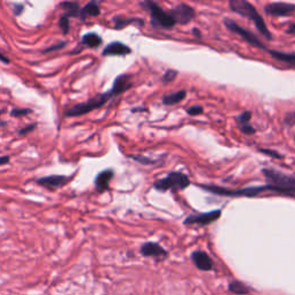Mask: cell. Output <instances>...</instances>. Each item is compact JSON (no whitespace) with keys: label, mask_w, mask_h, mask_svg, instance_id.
Masks as SVG:
<instances>
[{"label":"cell","mask_w":295,"mask_h":295,"mask_svg":"<svg viewBox=\"0 0 295 295\" xmlns=\"http://www.w3.org/2000/svg\"><path fill=\"white\" fill-rule=\"evenodd\" d=\"M132 78L133 76L131 74H121V75L115 78L114 85L111 90L107 91V93L97 95V96L88 99L85 103L75 104V105H73L65 111V115L66 117H80V115L87 114L91 111L99 109V107L105 105L110 99L117 97L124 93V91L131 89L133 86Z\"/></svg>","instance_id":"1"},{"label":"cell","mask_w":295,"mask_h":295,"mask_svg":"<svg viewBox=\"0 0 295 295\" xmlns=\"http://www.w3.org/2000/svg\"><path fill=\"white\" fill-rule=\"evenodd\" d=\"M230 7L231 10L235 12L242 16H246L249 20H251L252 22L255 23L256 28L259 29L260 32L263 35L265 38L272 39L271 32L269 31V29L265 24L263 18H262L261 14L256 11V8L251 5L250 3L246 2V0H231L230 2Z\"/></svg>","instance_id":"2"},{"label":"cell","mask_w":295,"mask_h":295,"mask_svg":"<svg viewBox=\"0 0 295 295\" xmlns=\"http://www.w3.org/2000/svg\"><path fill=\"white\" fill-rule=\"evenodd\" d=\"M262 172L267 179L271 192L286 195L295 194V177L272 168H264Z\"/></svg>","instance_id":"3"},{"label":"cell","mask_w":295,"mask_h":295,"mask_svg":"<svg viewBox=\"0 0 295 295\" xmlns=\"http://www.w3.org/2000/svg\"><path fill=\"white\" fill-rule=\"evenodd\" d=\"M190 180L186 174L181 172H172L167 177L159 179L153 184V188L159 190V192H166V190H184L187 187H189Z\"/></svg>","instance_id":"4"},{"label":"cell","mask_w":295,"mask_h":295,"mask_svg":"<svg viewBox=\"0 0 295 295\" xmlns=\"http://www.w3.org/2000/svg\"><path fill=\"white\" fill-rule=\"evenodd\" d=\"M150 11L151 14V24L155 28L160 29H171L176 26L177 22L171 16V14L165 12L158 4L152 2H147L142 4Z\"/></svg>","instance_id":"5"},{"label":"cell","mask_w":295,"mask_h":295,"mask_svg":"<svg viewBox=\"0 0 295 295\" xmlns=\"http://www.w3.org/2000/svg\"><path fill=\"white\" fill-rule=\"evenodd\" d=\"M224 23H225V26H226V28L228 29V30L232 31V32H234V34H236V35H239L241 38L246 40L248 44H250V45H252V47H255V48L264 50V51H268V50L264 48V45L261 43V40L257 38V37L254 34H252L251 31L246 30V29H244L243 27L239 26V24L236 23L235 21L231 20V19H225V20H224Z\"/></svg>","instance_id":"6"},{"label":"cell","mask_w":295,"mask_h":295,"mask_svg":"<svg viewBox=\"0 0 295 295\" xmlns=\"http://www.w3.org/2000/svg\"><path fill=\"white\" fill-rule=\"evenodd\" d=\"M170 14L177 23L187 24L195 18V10L186 4H180V5L173 7Z\"/></svg>","instance_id":"7"},{"label":"cell","mask_w":295,"mask_h":295,"mask_svg":"<svg viewBox=\"0 0 295 295\" xmlns=\"http://www.w3.org/2000/svg\"><path fill=\"white\" fill-rule=\"evenodd\" d=\"M222 216V211L215 210L211 213L206 214H198V215H190L189 217L185 219L186 225H193V224H197V225H209V224L218 220Z\"/></svg>","instance_id":"8"},{"label":"cell","mask_w":295,"mask_h":295,"mask_svg":"<svg viewBox=\"0 0 295 295\" xmlns=\"http://www.w3.org/2000/svg\"><path fill=\"white\" fill-rule=\"evenodd\" d=\"M264 12L272 16H288L295 12V5L288 3H271L265 6Z\"/></svg>","instance_id":"9"},{"label":"cell","mask_w":295,"mask_h":295,"mask_svg":"<svg viewBox=\"0 0 295 295\" xmlns=\"http://www.w3.org/2000/svg\"><path fill=\"white\" fill-rule=\"evenodd\" d=\"M192 261L198 270L201 271H211L214 269V261L205 251L196 250L192 254Z\"/></svg>","instance_id":"10"},{"label":"cell","mask_w":295,"mask_h":295,"mask_svg":"<svg viewBox=\"0 0 295 295\" xmlns=\"http://www.w3.org/2000/svg\"><path fill=\"white\" fill-rule=\"evenodd\" d=\"M70 179L72 178L66 176H49L38 179L37 184L49 189H57L67 185V182L70 181Z\"/></svg>","instance_id":"11"},{"label":"cell","mask_w":295,"mask_h":295,"mask_svg":"<svg viewBox=\"0 0 295 295\" xmlns=\"http://www.w3.org/2000/svg\"><path fill=\"white\" fill-rule=\"evenodd\" d=\"M132 52V49L128 45L121 43V41H113L110 43L107 47L103 50L102 55L104 57L111 56H127Z\"/></svg>","instance_id":"12"},{"label":"cell","mask_w":295,"mask_h":295,"mask_svg":"<svg viewBox=\"0 0 295 295\" xmlns=\"http://www.w3.org/2000/svg\"><path fill=\"white\" fill-rule=\"evenodd\" d=\"M141 255L144 257H166L168 252L156 242H145L141 247Z\"/></svg>","instance_id":"13"},{"label":"cell","mask_w":295,"mask_h":295,"mask_svg":"<svg viewBox=\"0 0 295 295\" xmlns=\"http://www.w3.org/2000/svg\"><path fill=\"white\" fill-rule=\"evenodd\" d=\"M114 177L113 170H104L101 173L98 174L95 179V186H96V189L98 193H104L105 190L109 189V185L112 179Z\"/></svg>","instance_id":"14"},{"label":"cell","mask_w":295,"mask_h":295,"mask_svg":"<svg viewBox=\"0 0 295 295\" xmlns=\"http://www.w3.org/2000/svg\"><path fill=\"white\" fill-rule=\"evenodd\" d=\"M270 55L278 61L282 62V64H286L290 67H295V53H286V52H280V51H269Z\"/></svg>","instance_id":"15"},{"label":"cell","mask_w":295,"mask_h":295,"mask_svg":"<svg viewBox=\"0 0 295 295\" xmlns=\"http://www.w3.org/2000/svg\"><path fill=\"white\" fill-rule=\"evenodd\" d=\"M101 14V8L96 2H91L82 8L80 12V16L82 20H86L88 16H98Z\"/></svg>","instance_id":"16"},{"label":"cell","mask_w":295,"mask_h":295,"mask_svg":"<svg viewBox=\"0 0 295 295\" xmlns=\"http://www.w3.org/2000/svg\"><path fill=\"white\" fill-rule=\"evenodd\" d=\"M186 96H187L186 90H180L177 91V93L165 95L163 97V104L164 105H176V104L184 101Z\"/></svg>","instance_id":"17"},{"label":"cell","mask_w":295,"mask_h":295,"mask_svg":"<svg viewBox=\"0 0 295 295\" xmlns=\"http://www.w3.org/2000/svg\"><path fill=\"white\" fill-rule=\"evenodd\" d=\"M102 43H103L102 37L95 34V32H88V34H86L82 37V44L91 49L98 48Z\"/></svg>","instance_id":"18"},{"label":"cell","mask_w":295,"mask_h":295,"mask_svg":"<svg viewBox=\"0 0 295 295\" xmlns=\"http://www.w3.org/2000/svg\"><path fill=\"white\" fill-rule=\"evenodd\" d=\"M60 7L64 10L65 12V16H67V18H70V16H77L80 14V6H78L77 3H74V2H65V3H61L60 4Z\"/></svg>","instance_id":"19"},{"label":"cell","mask_w":295,"mask_h":295,"mask_svg":"<svg viewBox=\"0 0 295 295\" xmlns=\"http://www.w3.org/2000/svg\"><path fill=\"white\" fill-rule=\"evenodd\" d=\"M228 290H230L231 293L236 294V295H246L250 292V289H249L248 286H246L243 282H241L239 280L231 281L230 284H228Z\"/></svg>","instance_id":"20"},{"label":"cell","mask_w":295,"mask_h":295,"mask_svg":"<svg viewBox=\"0 0 295 295\" xmlns=\"http://www.w3.org/2000/svg\"><path fill=\"white\" fill-rule=\"evenodd\" d=\"M114 23H115V28L117 29H122L128 24L131 23H134V24H138V26H143L144 24V21L142 19H139V18H130V19H120V18H114Z\"/></svg>","instance_id":"21"},{"label":"cell","mask_w":295,"mask_h":295,"mask_svg":"<svg viewBox=\"0 0 295 295\" xmlns=\"http://www.w3.org/2000/svg\"><path fill=\"white\" fill-rule=\"evenodd\" d=\"M59 27H60V30L62 31V34L67 35L69 32V18L62 15L59 19Z\"/></svg>","instance_id":"22"},{"label":"cell","mask_w":295,"mask_h":295,"mask_svg":"<svg viewBox=\"0 0 295 295\" xmlns=\"http://www.w3.org/2000/svg\"><path fill=\"white\" fill-rule=\"evenodd\" d=\"M177 75H178L177 70L170 69V70H167V72H166L164 74V76H163V78H161V81H163L164 83H171L172 81L176 80Z\"/></svg>","instance_id":"23"},{"label":"cell","mask_w":295,"mask_h":295,"mask_svg":"<svg viewBox=\"0 0 295 295\" xmlns=\"http://www.w3.org/2000/svg\"><path fill=\"white\" fill-rule=\"evenodd\" d=\"M251 119V112L246 111L243 112V113H241L236 120H238V122H240L241 124H248L249 121H250Z\"/></svg>","instance_id":"24"},{"label":"cell","mask_w":295,"mask_h":295,"mask_svg":"<svg viewBox=\"0 0 295 295\" xmlns=\"http://www.w3.org/2000/svg\"><path fill=\"white\" fill-rule=\"evenodd\" d=\"M130 157L133 158V159H134V160L139 161V163L144 164V165L153 164V163H155V160H153V159H150V158H148V157H144V156H130Z\"/></svg>","instance_id":"25"},{"label":"cell","mask_w":295,"mask_h":295,"mask_svg":"<svg viewBox=\"0 0 295 295\" xmlns=\"http://www.w3.org/2000/svg\"><path fill=\"white\" fill-rule=\"evenodd\" d=\"M31 110H29V109H14L13 111L11 112V114L13 115V117H16V118H19V117H23V115H27L29 113H31Z\"/></svg>","instance_id":"26"},{"label":"cell","mask_w":295,"mask_h":295,"mask_svg":"<svg viewBox=\"0 0 295 295\" xmlns=\"http://www.w3.org/2000/svg\"><path fill=\"white\" fill-rule=\"evenodd\" d=\"M240 131L243 133V134H246V135H252L254 133L256 132L254 130V127L250 126V124H240Z\"/></svg>","instance_id":"27"},{"label":"cell","mask_w":295,"mask_h":295,"mask_svg":"<svg viewBox=\"0 0 295 295\" xmlns=\"http://www.w3.org/2000/svg\"><path fill=\"white\" fill-rule=\"evenodd\" d=\"M187 113L189 115H198V114H202L203 113V107L199 106V105H194L192 107H189L188 110H187Z\"/></svg>","instance_id":"28"},{"label":"cell","mask_w":295,"mask_h":295,"mask_svg":"<svg viewBox=\"0 0 295 295\" xmlns=\"http://www.w3.org/2000/svg\"><path fill=\"white\" fill-rule=\"evenodd\" d=\"M66 44H67V43H66V41H61V43H58V44H56V45H53V47H50V48H48V49H45L44 51H43V53H48V52L57 51V50H60V49L64 48Z\"/></svg>","instance_id":"29"},{"label":"cell","mask_w":295,"mask_h":295,"mask_svg":"<svg viewBox=\"0 0 295 295\" xmlns=\"http://www.w3.org/2000/svg\"><path fill=\"white\" fill-rule=\"evenodd\" d=\"M36 128V123H31V124H28V126H26V127H23L22 130L21 131H19V134L20 135H27L28 133H30V132H32L34 131Z\"/></svg>","instance_id":"30"},{"label":"cell","mask_w":295,"mask_h":295,"mask_svg":"<svg viewBox=\"0 0 295 295\" xmlns=\"http://www.w3.org/2000/svg\"><path fill=\"white\" fill-rule=\"evenodd\" d=\"M285 123L288 124V126H292L293 123H295V112H289V113L286 114Z\"/></svg>","instance_id":"31"},{"label":"cell","mask_w":295,"mask_h":295,"mask_svg":"<svg viewBox=\"0 0 295 295\" xmlns=\"http://www.w3.org/2000/svg\"><path fill=\"white\" fill-rule=\"evenodd\" d=\"M261 152L267 153V155L272 156L273 158H282V156L279 155V153H278V152H275V151H271V150H263V149H261Z\"/></svg>","instance_id":"32"},{"label":"cell","mask_w":295,"mask_h":295,"mask_svg":"<svg viewBox=\"0 0 295 295\" xmlns=\"http://www.w3.org/2000/svg\"><path fill=\"white\" fill-rule=\"evenodd\" d=\"M286 32H287L288 35H295V23L289 24L287 29H286Z\"/></svg>","instance_id":"33"},{"label":"cell","mask_w":295,"mask_h":295,"mask_svg":"<svg viewBox=\"0 0 295 295\" xmlns=\"http://www.w3.org/2000/svg\"><path fill=\"white\" fill-rule=\"evenodd\" d=\"M8 163H10V157H8V156H2V157H0V166L6 165Z\"/></svg>","instance_id":"34"},{"label":"cell","mask_w":295,"mask_h":295,"mask_svg":"<svg viewBox=\"0 0 295 295\" xmlns=\"http://www.w3.org/2000/svg\"><path fill=\"white\" fill-rule=\"evenodd\" d=\"M14 13L16 15H20L23 12V5H14Z\"/></svg>","instance_id":"35"},{"label":"cell","mask_w":295,"mask_h":295,"mask_svg":"<svg viewBox=\"0 0 295 295\" xmlns=\"http://www.w3.org/2000/svg\"><path fill=\"white\" fill-rule=\"evenodd\" d=\"M193 34L195 35V37H196V38H201V37H202L201 32H199V30H198L197 28H194L193 29Z\"/></svg>","instance_id":"36"},{"label":"cell","mask_w":295,"mask_h":295,"mask_svg":"<svg viewBox=\"0 0 295 295\" xmlns=\"http://www.w3.org/2000/svg\"><path fill=\"white\" fill-rule=\"evenodd\" d=\"M0 61H3V62H5V64H8L10 62V59L6 56H4L2 52H0Z\"/></svg>","instance_id":"37"},{"label":"cell","mask_w":295,"mask_h":295,"mask_svg":"<svg viewBox=\"0 0 295 295\" xmlns=\"http://www.w3.org/2000/svg\"><path fill=\"white\" fill-rule=\"evenodd\" d=\"M294 139H295V136H294Z\"/></svg>","instance_id":"38"}]
</instances>
